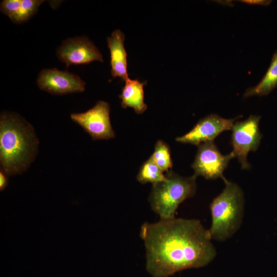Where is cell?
Here are the masks:
<instances>
[{"mask_svg":"<svg viewBox=\"0 0 277 277\" xmlns=\"http://www.w3.org/2000/svg\"><path fill=\"white\" fill-rule=\"evenodd\" d=\"M140 236L145 250L146 269L152 277H169L204 267L217 254L208 229L196 219L146 222Z\"/></svg>","mask_w":277,"mask_h":277,"instance_id":"obj_1","label":"cell"},{"mask_svg":"<svg viewBox=\"0 0 277 277\" xmlns=\"http://www.w3.org/2000/svg\"><path fill=\"white\" fill-rule=\"evenodd\" d=\"M38 145L34 129L24 117L15 112L1 113V169L8 176L28 169L37 154Z\"/></svg>","mask_w":277,"mask_h":277,"instance_id":"obj_2","label":"cell"},{"mask_svg":"<svg viewBox=\"0 0 277 277\" xmlns=\"http://www.w3.org/2000/svg\"><path fill=\"white\" fill-rule=\"evenodd\" d=\"M225 187L209 205L211 216L208 229L212 240L224 242L232 238L240 228L244 217L245 197L236 183L223 180Z\"/></svg>","mask_w":277,"mask_h":277,"instance_id":"obj_3","label":"cell"},{"mask_svg":"<svg viewBox=\"0 0 277 277\" xmlns=\"http://www.w3.org/2000/svg\"><path fill=\"white\" fill-rule=\"evenodd\" d=\"M167 180L152 184L148 197L151 210L160 220L175 217L180 205L193 197L196 190V176H181L171 171L166 174Z\"/></svg>","mask_w":277,"mask_h":277,"instance_id":"obj_4","label":"cell"},{"mask_svg":"<svg viewBox=\"0 0 277 277\" xmlns=\"http://www.w3.org/2000/svg\"><path fill=\"white\" fill-rule=\"evenodd\" d=\"M260 119V116L251 115L245 121L235 122L231 129L232 152L243 169L250 168L247 155L251 151H255L260 144L263 136L259 129Z\"/></svg>","mask_w":277,"mask_h":277,"instance_id":"obj_5","label":"cell"},{"mask_svg":"<svg viewBox=\"0 0 277 277\" xmlns=\"http://www.w3.org/2000/svg\"><path fill=\"white\" fill-rule=\"evenodd\" d=\"M233 157L234 156L232 152L227 155L221 154L213 141L201 143L198 145L191 165L194 175L203 176L206 180L221 178L223 180L225 178L223 172Z\"/></svg>","mask_w":277,"mask_h":277,"instance_id":"obj_6","label":"cell"},{"mask_svg":"<svg viewBox=\"0 0 277 277\" xmlns=\"http://www.w3.org/2000/svg\"><path fill=\"white\" fill-rule=\"evenodd\" d=\"M70 117L93 140H108L115 137L110 120V106L106 102L99 101L87 111L72 113Z\"/></svg>","mask_w":277,"mask_h":277,"instance_id":"obj_7","label":"cell"},{"mask_svg":"<svg viewBox=\"0 0 277 277\" xmlns=\"http://www.w3.org/2000/svg\"><path fill=\"white\" fill-rule=\"evenodd\" d=\"M58 60L67 67L70 65L86 64L93 61L103 62L99 50L87 36L67 38L63 41L56 51Z\"/></svg>","mask_w":277,"mask_h":277,"instance_id":"obj_8","label":"cell"},{"mask_svg":"<svg viewBox=\"0 0 277 277\" xmlns=\"http://www.w3.org/2000/svg\"><path fill=\"white\" fill-rule=\"evenodd\" d=\"M36 84L40 89L57 95L83 92L86 85L77 75L55 68L43 69Z\"/></svg>","mask_w":277,"mask_h":277,"instance_id":"obj_9","label":"cell"},{"mask_svg":"<svg viewBox=\"0 0 277 277\" xmlns=\"http://www.w3.org/2000/svg\"><path fill=\"white\" fill-rule=\"evenodd\" d=\"M239 118L226 119L216 114H211L201 118L194 127L185 135L176 138V141L199 145L213 141L220 134L231 130L234 122Z\"/></svg>","mask_w":277,"mask_h":277,"instance_id":"obj_10","label":"cell"},{"mask_svg":"<svg viewBox=\"0 0 277 277\" xmlns=\"http://www.w3.org/2000/svg\"><path fill=\"white\" fill-rule=\"evenodd\" d=\"M124 40L125 35L119 29L113 31L107 39L110 53L111 74L114 77H119L125 81L129 77Z\"/></svg>","mask_w":277,"mask_h":277,"instance_id":"obj_11","label":"cell"},{"mask_svg":"<svg viewBox=\"0 0 277 277\" xmlns=\"http://www.w3.org/2000/svg\"><path fill=\"white\" fill-rule=\"evenodd\" d=\"M145 83L129 78L125 81V85L120 95L123 108L131 107L137 114L143 113L147 109V105L144 101Z\"/></svg>","mask_w":277,"mask_h":277,"instance_id":"obj_12","label":"cell"},{"mask_svg":"<svg viewBox=\"0 0 277 277\" xmlns=\"http://www.w3.org/2000/svg\"><path fill=\"white\" fill-rule=\"evenodd\" d=\"M276 87L277 51L273 55L270 65L260 82L255 86L247 89L243 96L248 97L254 95H267Z\"/></svg>","mask_w":277,"mask_h":277,"instance_id":"obj_13","label":"cell"},{"mask_svg":"<svg viewBox=\"0 0 277 277\" xmlns=\"http://www.w3.org/2000/svg\"><path fill=\"white\" fill-rule=\"evenodd\" d=\"M167 179L163 171L150 157L142 165L136 176L137 181L142 184L148 183L154 184L165 181Z\"/></svg>","mask_w":277,"mask_h":277,"instance_id":"obj_14","label":"cell"},{"mask_svg":"<svg viewBox=\"0 0 277 277\" xmlns=\"http://www.w3.org/2000/svg\"><path fill=\"white\" fill-rule=\"evenodd\" d=\"M150 158L163 172H168L172 168L170 148L166 143L161 140L156 143L154 151Z\"/></svg>","mask_w":277,"mask_h":277,"instance_id":"obj_15","label":"cell"},{"mask_svg":"<svg viewBox=\"0 0 277 277\" xmlns=\"http://www.w3.org/2000/svg\"><path fill=\"white\" fill-rule=\"evenodd\" d=\"M44 2L43 0H22L18 11L10 19L15 24L23 23L36 13Z\"/></svg>","mask_w":277,"mask_h":277,"instance_id":"obj_16","label":"cell"},{"mask_svg":"<svg viewBox=\"0 0 277 277\" xmlns=\"http://www.w3.org/2000/svg\"><path fill=\"white\" fill-rule=\"evenodd\" d=\"M22 0H3L1 3L0 10L2 13L10 18L18 11Z\"/></svg>","mask_w":277,"mask_h":277,"instance_id":"obj_17","label":"cell"},{"mask_svg":"<svg viewBox=\"0 0 277 277\" xmlns=\"http://www.w3.org/2000/svg\"><path fill=\"white\" fill-rule=\"evenodd\" d=\"M239 1L250 5H259L265 6H268L272 2L267 0H242Z\"/></svg>","mask_w":277,"mask_h":277,"instance_id":"obj_18","label":"cell"},{"mask_svg":"<svg viewBox=\"0 0 277 277\" xmlns=\"http://www.w3.org/2000/svg\"><path fill=\"white\" fill-rule=\"evenodd\" d=\"M8 184V175L2 170L0 171V190H3Z\"/></svg>","mask_w":277,"mask_h":277,"instance_id":"obj_19","label":"cell"}]
</instances>
